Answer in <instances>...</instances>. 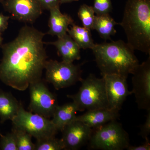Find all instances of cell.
Returning <instances> with one entry per match:
<instances>
[{
	"label": "cell",
	"mask_w": 150,
	"mask_h": 150,
	"mask_svg": "<svg viewBox=\"0 0 150 150\" xmlns=\"http://www.w3.org/2000/svg\"><path fill=\"white\" fill-rule=\"evenodd\" d=\"M45 33L32 26H23L13 40L2 46L0 80L17 90L24 91L41 80L47 61Z\"/></svg>",
	"instance_id": "cell-1"
},
{
	"label": "cell",
	"mask_w": 150,
	"mask_h": 150,
	"mask_svg": "<svg viewBox=\"0 0 150 150\" xmlns=\"http://www.w3.org/2000/svg\"><path fill=\"white\" fill-rule=\"evenodd\" d=\"M91 50L102 76L115 74L127 78L139 64L135 50L122 40L95 44Z\"/></svg>",
	"instance_id": "cell-2"
},
{
	"label": "cell",
	"mask_w": 150,
	"mask_h": 150,
	"mask_svg": "<svg viewBox=\"0 0 150 150\" xmlns=\"http://www.w3.org/2000/svg\"><path fill=\"white\" fill-rule=\"evenodd\" d=\"M134 50L150 55V0H127L119 23Z\"/></svg>",
	"instance_id": "cell-3"
},
{
	"label": "cell",
	"mask_w": 150,
	"mask_h": 150,
	"mask_svg": "<svg viewBox=\"0 0 150 150\" xmlns=\"http://www.w3.org/2000/svg\"><path fill=\"white\" fill-rule=\"evenodd\" d=\"M79 91L74 95H68L76 105L79 111L108 108L105 83L103 77L98 78L90 74L85 79L81 81Z\"/></svg>",
	"instance_id": "cell-4"
},
{
	"label": "cell",
	"mask_w": 150,
	"mask_h": 150,
	"mask_svg": "<svg viewBox=\"0 0 150 150\" xmlns=\"http://www.w3.org/2000/svg\"><path fill=\"white\" fill-rule=\"evenodd\" d=\"M129 135L117 120L93 129L89 148L91 149L123 150L130 145Z\"/></svg>",
	"instance_id": "cell-5"
},
{
	"label": "cell",
	"mask_w": 150,
	"mask_h": 150,
	"mask_svg": "<svg viewBox=\"0 0 150 150\" xmlns=\"http://www.w3.org/2000/svg\"><path fill=\"white\" fill-rule=\"evenodd\" d=\"M11 121L13 128L27 132L36 140L54 137L58 131L49 118L26 111L21 104Z\"/></svg>",
	"instance_id": "cell-6"
},
{
	"label": "cell",
	"mask_w": 150,
	"mask_h": 150,
	"mask_svg": "<svg viewBox=\"0 0 150 150\" xmlns=\"http://www.w3.org/2000/svg\"><path fill=\"white\" fill-rule=\"evenodd\" d=\"M45 69L46 81L57 90L71 86L82 79L80 65L72 62L47 60Z\"/></svg>",
	"instance_id": "cell-7"
},
{
	"label": "cell",
	"mask_w": 150,
	"mask_h": 150,
	"mask_svg": "<svg viewBox=\"0 0 150 150\" xmlns=\"http://www.w3.org/2000/svg\"><path fill=\"white\" fill-rule=\"evenodd\" d=\"M30 102L29 110L46 118L52 117L58 105L57 97L49 90L41 80L29 86Z\"/></svg>",
	"instance_id": "cell-8"
},
{
	"label": "cell",
	"mask_w": 150,
	"mask_h": 150,
	"mask_svg": "<svg viewBox=\"0 0 150 150\" xmlns=\"http://www.w3.org/2000/svg\"><path fill=\"white\" fill-rule=\"evenodd\" d=\"M132 94L139 109L150 110V56L139 64L132 74Z\"/></svg>",
	"instance_id": "cell-9"
},
{
	"label": "cell",
	"mask_w": 150,
	"mask_h": 150,
	"mask_svg": "<svg viewBox=\"0 0 150 150\" xmlns=\"http://www.w3.org/2000/svg\"><path fill=\"white\" fill-rule=\"evenodd\" d=\"M105 83L108 108L119 111L127 97L132 94L129 91L127 78L119 75L102 76Z\"/></svg>",
	"instance_id": "cell-10"
},
{
	"label": "cell",
	"mask_w": 150,
	"mask_h": 150,
	"mask_svg": "<svg viewBox=\"0 0 150 150\" xmlns=\"http://www.w3.org/2000/svg\"><path fill=\"white\" fill-rule=\"evenodd\" d=\"M3 4L15 18L23 22H33L42 13L38 0H6Z\"/></svg>",
	"instance_id": "cell-11"
},
{
	"label": "cell",
	"mask_w": 150,
	"mask_h": 150,
	"mask_svg": "<svg viewBox=\"0 0 150 150\" xmlns=\"http://www.w3.org/2000/svg\"><path fill=\"white\" fill-rule=\"evenodd\" d=\"M61 131L64 150H76L89 142L93 129L83 122L75 120L65 126Z\"/></svg>",
	"instance_id": "cell-12"
},
{
	"label": "cell",
	"mask_w": 150,
	"mask_h": 150,
	"mask_svg": "<svg viewBox=\"0 0 150 150\" xmlns=\"http://www.w3.org/2000/svg\"><path fill=\"white\" fill-rule=\"evenodd\" d=\"M119 112L109 108L89 110L82 115L76 116L75 120L80 121L94 129L110 121L117 120L120 116Z\"/></svg>",
	"instance_id": "cell-13"
},
{
	"label": "cell",
	"mask_w": 150,
	"mask_h": 150,
	"mask_svg": "<svg viewBox=\"0 0 150 150\" xmlns=\"http://www.w3.org/2000/svg\"><path fill=\"white\" fill-rule=\"evenodd\" d=\"M48 21L49 35L61 37L67 33L69 26L74 24L72 18L67 14L62 13L59 6L51 9Z\"/></svg>",
	"instance_id": "cell-14"
},
{
	"label": "cell",
	"mask_w": 150,
	"mask_h": 150,
	"mask_svg": "<svg viewBox=\"0 0 150 150\" xmlns=\"http://www.w3.org/2000/svg\"><path fill=\"white\" fill-rule=\"evenodd\" d=\"M48 43L56 47L63 61L73 63L81 59V48L68 33Z\"/></svg>",
	"instance_id": "cell-15"
},
{
	"label": "cell",
	"mask_w": 150,
	"mask_h": 150,
	"mask_svg": "<svg viewBox=\"0 0 150 150\" xmlns=\"http://www.w3.org/2000/svg\"><path fill=\"white\" fill-rule=\"evenodd\" d=\"M79 109L74 102L68 103L62 105H58L51 121L58 131L63 129L71 122L74 121Z\"/></svg>",
	"instance_id": "cell-16"
},
{
	"label": "cell",
	"mask_w": 150,
	"mask_h": 150,
	"mask_svg": "<svg viewBox=\"0 0 150 150\" xmlns=\"http://www.w3.org/2000/svg\"><path fill=\"white\" fill-rule=\"evenodd\" d=\"M21 104L9 93L0 91V118L1 122L12 121L16 115Z\"/></svg>",
	"instance_id": "cell-17"
},
{
	"label": "cell",
	"mask_w": 150,
	"mask_h": 150,
	"mask_svg": "<svg viewBox=\"0 0 150 150\" xmlns=\"http://www.w3.org/2000/svg\"><path fill=\"white\" fill-rule=\"evenodd\" d=\"M119 24L110 16L109 14L96 15L92 30H95L105 40H111V36L115 35V25Z\"/></svg>",
	"instance_id": "cell-18"
},
{
	"label": "cell",
	"mask_w": 150,
	"mask_h": 150,
	"mask_svg": "<svg viewBox=\"0 0 150 150\" xmlns=\"http://www.w3.org/2000/svg\"><path fill=\"white\" fill-rule=\"evenodd\" d=\"M67 33L78 44L80 48L83 49H91L95 45L92 36L91 30L81 27L74 23L70 26Z\"/></svg>",
	"instance_id": "cell-19"
},
{
	"label": "cell",
	"mask_w": 150,
	"mask_h": 150,
	"mask_svg": "<svg viewBox=\"0 0 150 150\" xmlns=\"http://www.w3.org/2000/svg\"><path fill=\"white\" fill-rule=\"evenodd\" d=\"M64 149V146L61 139L54 137H48L37 140L35 144L34 150H62Z\"/></svg>",
	"instance_id": "cell-20"
},
{
	"label": "cell",
	"mask_w": 150,
	"mask_h": 150,
	"mask_svg": "<svg viewBox=\"0 0 150 150\" xmlns=\"http://www.w3.org/2000/svg\"><path fill=\"white\" fill-rule=\"evenodd\" d=\"M78 16L83 27L92 30L96 16L93 6L85 4L82 5L78 11Z\"/></svg>",
	"instance_id": "cell-21"
},
{
	"label": "cell",
	"mask_w": 150,
	"mask_h": 150,
	"mask_svg": "<svg viewBox=\"0 0 150 150\" xmlns=\"http://www.w3.org/2000/svg\"><path fill=\"white\" fill-rule=\"evenodd\" d=\"M16 137L18 150H34L35 144L33 143L32 136L25 131L13 128Z\"/></svg>",
	"instance_id": "cell-22"
},
{
	"label": "cell",
	"mask_w": 150,
	"mask_h": 150,
	"mask_svg": "<svg viewBox=\"0 0 150 150\" xmlns=\"http://www.w3.org/2000/svg\"><path fill=\"white\" fill-rule=\"evenodd\" d=\"M0 149L2 150H18L15 134L13 130L5 136H1Z\"/></svg>",
	"instance_id": "cell-23"
},
{
	"label": "cell",
	"mask_w": 150,
	"mask_h": 150,
	"mask_svg": "<svg viewBox=\"0 0 150 150\" xmlns=\"http://www.w3.org/2000/svg\"><path fill=\"white\" fill-rule=\"evenodd\" d=\"M93 8L96 15L109 14L112 10L111 0H93Z\"/></svg>",
	"instance_id": "cell-24"
},
{
	"label": "cell",
	"mask_w": 150,
	"mask_h": 150,
	"mask_svg": "<svg viewBox=\"0 0 150 150\" xmlns=\"http://www.w3.org/2000/svg\"><path fill=\"white\" fill-rule=\"evenodd\" d=\"M150 134V110L148 111L145 123L140 127L139 135L145 140L149 139Z\"/></svg>",
	"instance_id": "cell-25"
},
{
	"label": "cell",
	"mask_w": 150,
	"mask_h": 150,
	"mask_svg": "<svg viewBox=\"0 0 150 150\" xmlns=\"http://www.w3.org/2000/svg\"><path fill=\"white\" fill-rule=\"evenodd\" d=\"M43 9L48 10L59 6L60 0H38Z\"/></svg>",
	"instance_id": "cell-26"
},
{
	"label": "cell",
	"mask_w": 150,
	"mask_h": 150,
	"mask_svg": "<svg viewBox=\"0 0 150 150\" xmlns=\"http://www.w3.org/2000/svg\"><path fill=\"white\" fill-rule=\"evenodd\" d=\"M10 17L0 13V33L4 32L7 28Z\"/></svg>",
	"instance_id": "cell-27"
},
{
	"label": "cell",
	"mask_w": 150,
	"mask_h": 150,
	"mask_svg": "<svg viewBox=\"0 0 150 150\" xmlns=\"http://www.w3.org/2000/svg\"><path fill=\"white\" fill-rule=\"evenodd\" d=\"M126 149L128 150H150V140H145V142L144 144L139 146H137L129 145Z\"/></svg>",
	"instance_id": "cell-28"
},
{
	"label": "cell",
	"mask_w": 150,
	"mask_h": 150,
	"mask_svg": "<svg viewBox=\"0 0 150 150\" xmlns=\"http://www.w3.org/2000/svg\"><path fill=\"white\" fill-rule=\"evenodd\" d=\"M78 1L79 0H60V4L72 2L77 1Z\"/></svg>",
	"instance_id": "cell-29"
},
{
	"label": "cell",
	"mask_w": 150,
	"mask_h": 150,
	"mask_svg": "<svg viewBox=\"0 0 150 150\" xmlns=\"http://www.w3.org/2000/svg\"><path fill=\"white\" fill-rule=\"evenodd\" d=\"M3 40L2 37L1 35H0V46H1L2 44Z\"/></svg>",
	"instance_id": "cell-30"
},
{
	"label": "cell",
	"mask_w": 150,
	"mask_h": 150,
	"mask_svg": "<svg viewBox=\"0 0 150 150\" xmlns=\"http://www.w3.org/2000/svg\"><path fill=\"white\" fill-rule=\"evenodd\" d=\"M6 0H0V3H1L2 4H3L4 3V2Z\"/></svg>",
	"instance_id": "cell-31"
},
{
	"label": "cell",
	"mask_w": 150,
	"mask_h": 150,
	"mask_svg": "<svg viewBox=\"0 0 150 150\" xmlns=\"http://www.w3.org/2000/svg\"><path fill=\"white\" fill-rule=\"evenodd\" d=\"M0 136H2L1 134H0Z\"/></svg>",
	"instance_id": "cell-32"
},
{
	"label": "cell",
	"mask_w": 150,
	"mask_h": 150,
	"mask_svg": "<svg viewBox=\"0 0 150 150\" xmlns=\"http://www.w3.org/2000/svg\"><path fill=\"white\" fill-rule=\"evenodd\" d=\"M0 35H1V33H0Z\"/></svg>",
	"instance_id": "cell-33"
}]
</instances>
